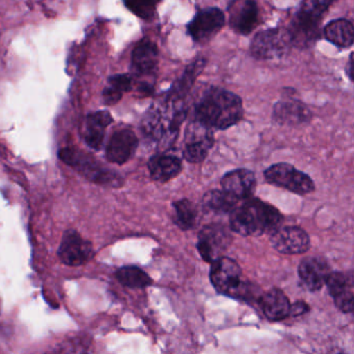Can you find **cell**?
Instances as JSON below:
<instances>
[{"mask_svg":"<svg viewBox=\"0 0 354 354\" xmlns=\"http://www.w3.org/2000/svg\"><path fill=\"white\" fill-rule=\"evenodd\" d=\"M326 39L341 48L351 47L353 43L354 29L351 22L345 19L332 21L324 29Z\"/></svg>","mask_w":354,"mask_h":354,"instance_id":"cell-26","label":"cell"},{"mask_svg":"<svg viewBox=\"0 0 354 354\" xmlns=\"http://www.w3.org/2000/svg\"><path fill=\"white\" fill-rule=\"evenodd\" d=\"M332 0H305L299 14L292 23V28L289 30L292 41H314L318 33V24L328 12Z\"/></svg>","mask_w":354,"mask_h":354,"instance_id":"cell-6","label":"cell"},{"mask_svg":"<svg viewBox=\"0 0 354 354\" xmlns=\"http://www.w3.org/2000/svg\"><path fill=\"white\" fill-rule=\"evenodd\" d=\"M328 292L334 299L335 305L343 313L353 312V274L330 272L326 280Z\"/></svg>","mask_w":354,"mask_h":354,"instance_id":"cell-15","label":"cell"},{"mask_svg":"<svg viewBox=\"0 0 354 354\" xmlns=\"http://www.w3.org/2000/svg\"><path fill=\"white\" fill-rule=\"evenodd\" d=\"M186 115L184 101L168 97L161 105H153L148 110L141 122V131L145 138L161 149H168L176 140Z\"/></svg>","mask_w":354,"mask_h":354,"instance_id":"cell-2","label":"cell"},{"mask_svg":"<svg viewBox=\"0 0 354 354\" xmlns=\"http://www.w3.org/2000/svg\"><path fill=\"white\" fill-rule=\"evenodd\" d=\"M112 114L108 111L91 113L85 120V140L91 149L99 151L103 145L106 128L112 122Z\"/></svg>","mask_w":354,"mask_h":354,"instance_id":"cell-22","label":"cell"},{"mask_svg":"<svg viewBox=\"0 0 354 354\" xmlns=\"http://www.w3.org/2000/svg\"><path fill=\"white\" fill-rule=\"evenodd\" d=\"M148 168L154 180L166 183L180 174L182 161L172 153H158L150 159Z\"/></svg>","mask_w":354,"mask_h":354,"instance_id":"cell-21","label":"cell"},{"mask_svg":"<svg viewBox=\"0 0 354 354\" xmlns=\"http://www.w3.org/2000/svg\"><path fill=\"white\" fill-rule=\"evenodd\" d=\"M264 176L266 180L272 185L284 187L299 195H306L315 189V185L311 177L288 163H278L270 166Z\"/></svg>","mask_w":354,"mask_h":354,"instance_id":"cell-8","label":"cell"},{"mask_svg":"<svg viewBox=\"0 0 354 354\" xmlns=\"http://www.w3.org/2000/svg\"><path fill=\"white\" fill-rule=\"evenodd\" d=\"M58 157L67 165L74 168L81 176L94 183L112 187H120L123 183V178L120 174L108 169L100 164L95 158L87 155L79 149L66 147L60 149Z\"/></svg>","mask_w":354,"mask_h":354,"instance_id":"cell-5","label":"cell"},{"mask_svg":"<svg viewBox=\"0 0 354 354\" xmlns=\"http://www.w3.org/2000/svg\"><path fill=\"white\" fill-rule=\"evenodd\" d=\"M349 72L348 75L351 77V79H353V57L351 58V62H349Z\"/></svg>","mask_w":354,"mask_h":354,"instance_id":"cell-32","label":"cell"},{"mask_svg":"<svg viewBox=\"0 0 354 354\" xmlns=\"http://www.w3.org/2000/svg\"><path fill=\"white\" fill-rule=\"evenodd\" d=\"M224 15L220 8H209L197 12L188 24V32L195 41H208L224 26Z\"/></svg>","mask_w":354,"mask_h":354,"instance_id":"cell-13","label":"cell"},{"mask_svg":"<svg viewBox=\"0 0 354 354\" xmlns=\"http://www.w3.org/2000/svg\"><path fill=\"white\" fill-rule=\"evenodd\" d=\"M222 189L236 198L238 201L253 197L257 179L255 174L249 169H236L228 172L222 178Z\"/></svg>","mask_w":354,"mask_h":354,"instance_id":"cell-17","label":"cell"},{"mask_svg":"<svg viewBox=\"0 0 354 354\" xmlns=\"http://www.w3.org/2000/svg\"><path fill=\"white\" fill-rule=\"evenodd\" d=\"M116 278L123 286L131 289H143L151 286V277L136 266H124L116 270Z\"/></svg>","mask_w":354,"mask_h":354,"instance_id":"cell-28","label":"cell"},{"mask_svg":"<svg viewBox=\"0 0 354 354\" xmlns=\"http://www.w3.org/2000/svg\"><path fill=\"white\" fill-rule=\"evenodd\" d=\"M272 247L282 254L297 255L307 252L311 247L309 235L301 227H278L270 237Z\"/></svg>","mask_w":354,"mask_h":354,"instance_id":"cell-12","label":"cell"},{"mask_svg":"<svg viewBox=\"0 0 354 354\" xmlns=\"http://www.w3.org/2000/svg\"><path fill=\"white\" fill-rule=\"evenodd\" d=\"M292 45V37L287 29H268L254 37L251 51L259 59H274L287 55Z\"/></svg>","mask_w":354,"mask_h":354,"instance_id":"cell-7","label":"cell"},{"mask_svg":"<svg viewBox=\"0 0 354 354\" xmlns=\"http://www.w3.org/2000/svg\"><path fill=\"white\" fill-rule=\"evenodd\" d=\"M175 209L174 221L183 230L193 229L200 222V212L197 205L188 199L179 200L172 203Z\"/></svg>","mask_w":354,"mask_h":354,"instance_id":"cell-27","label":"cell"},{"mask_svg":"<svg viewBox=\"0 0 354 354\" xmlns=\"http://www.w3.org/2000/svg\"><path fill=\"white\" fill-rule=\"evenodd\" d=\"M309 311L310 307L308 306V304L305 303V301H299L291 305L290 315L301 316Z\"/></svg>","mask_w":354,"mask_h":354,"instance_id":"cell-31","label":"cell"},{"mask_svg":"<svg viewBox=\"0 0 354 354\" xmlns=\"http://www.w3.org/2000/svg\"><path fill=\"white\" fill-rule=\"evenodd\" d=\"M139 139L130 129H122L114 133L106 147V159L122 165L128 162L136 151Z\"/></svg>","mask_w":354,"mask_h":354,"instance_id":"cell-14","label":"cell"},{"mask_svg":"<svg viewBox=\"0 0 354 354\" xmlns=\"http://www.w3.org/2000/svg\"><path fill=\"white\" fill-rule=\"evenodd\" d=\"M274 120L285 126H299L309 122L312 113L307 106L297 100L278 102L274 108Z\"/></svg>","mask_w":354,"mask_h":354,"instance_id":"cell-19","label":"cell"},{"mask_svg":"<svg viewBox=\"0 0 354 354\" xmlns=\"http://www.w3.org/2000/svg\"><path fill=\"white\" fill-rule=\"evenodd\" d=\"M132 89V78L129 75H116L110 77L108 86L104 89L103 100L107 105H114L122 99L123 93Z\"/></svg>","mask_w":354,"mask_h":354,"instance_id":"cell-29","label":"cell"},{"mask_svg":"<svg viewBox=\"0 0 354 354\" xmlns=\"http://www.w3.org/2000/svg\"><path fill=\"white\" fill-rule=\"evenodd\" d=\"M94 250L91 241H85L77 231L67 230L58 249V257L69 266H80L93 258Z\"/></svg>","mask_w":354,"mask_h":354,"instance_id":"cell-11","label":"cell"},{"mask_svg":"<svg viewBox=\"0 0 354 354\" xmlns=\"http://www.w3.org/2000/svg\"><path fill=\"white\" fill-rule=\"evenodd\" d=\"M214 145L211 129L195 120L187 127L183 156L191 163H200L209 155Z\"/></svg>","mask_w":354,"mask_h":354,"instance_id":"cell-9","label":"cell"},{"mask_svg":"<svg viewBox=\"0 0 354 354\" xmlns=\"http://www.w3.org/2000/svg\"><path fill=\"white\" fill-rule=\"evenodd\" d=\"M232 236L228 229L222 225H208L200 232L197 250L206 262H212L222 257V254L230 247Z\"/></svg>","mask_w":354,"mask_h":354,"instance_id":"cell-10","label":"cell"},{"mask_svg":"<svg viewBox=\"0 0 354 354\" xmlns=\"http://www.w3.org/2000/svg\"><path fill=\"white\" fill-rule=\"evenodd\" d=\"M328 261L321 257H308L299 264V274L306 288L319 291L326 285L330 274Z\"/></svg>","mask_w":354,"mask_h":354,"instance_id":"cell-16","label":"cell"},{"mask_svg":"<svg viewBox=\"0 0 354 354\" xmlns=\"http://www.w3.org/2000/svg\"><path fill=\"white\" fill-rule=\"evenodd\" d=\"M205 66L206 60L204 58H197L193 64H189L181 78L175 83L174 86L170 89L168 97L184 101L185 97L191 91L193 85L195 84V81L197 80V76L201 74Z\"/></svg>","mask_w":354,"mask_h":354,"instance_id":"cell-24","label":"cell"},{"mask_svg":"<svg viewBox=\"0 0 354 354\" xmlns=\"http://www.w3.org/2000/svg\"><path fill=\"white\" fill-rule=\"evenodd\" d=\"M161 0H124L127 8L141 18L151 19L155 15L156 8Z\"/></svg>","mask_w":354,"mask_h":354,"instance_id":"cell-30","label":"cell"},{"mask_svg":"<svg viewBox=\"0 0 354 354\" xmlns=\"http://www.w3.org/2000/svg\"><path fill=\"white\" fill-rule=\"evenodd\" d=\"M157 46L149 39H143L133 50L132 68L139 76L153 74L157 68Z\"/></svg>","mask_w":354,"mask_h":354,"instance_id":"cell-23","label":"cell"},{"mask_svg":"<svg viewBox=\"0 0 354 354\" xmlns=\"http://www.w3.org/2000/svg\"><path fill=\"white\" fill-rule=\"evenodd\" d=\"M210 280L220 295L240 299L245 303H257L259 305L263 295L256 285L242 281V272L236 261L224 256L212 262Z\"/></svg>","mask_w":354,"mask_h":354,"instance_id":"cell-4","label":"cell"},{"mask_svg":"<svg viewBox=\"0 0 354 354\" xmlns=\"http://www.w3.org/2000/svg\"><path fill=\"white\" fill-rule=\"evenodd\" d=\"M239 202L240 201L224 189L208 192L203 198L204 207L218 214H230L238 205Z\"/></svg>","mask_w":354,"mask_h":354,"instance_id":"cell-25","label":"cell"},{"mask_svg":"<svg viewBox=\"0 0 354 354\" xmlns=\"http://www.w3.org/2000/svg\"><path fill=\"white\" fill-rule=\"evenodd\" d=\"M195 120L211 130H224L240 122L242 101L231 91L211 87L195 103Z\"/></svg>","mask_w":354,"mask_h":354,"instance_id":"cell-1","label":"cell"},{"mask_svg":"<svg viewBox=\"0 0 354 354\" xmlns=\"http://www.w3.org/2000/svg\"><path fill=\"white\" fill-rule=\"evenodd\" d=\"M264 316L270 322H282L290 316L291 304L288 297L281 289H270L262 295L259 301Z\"/></svg>","mask_w":354,"mask_h":354,"instance_id":"cell-20","label":"cell"},{"mask_svg":"<svg viewBox=\"0 0 354 354\" xmlns=\"http://www.w3.org/2000/svg\"><path fill=\"white\" fill-rule=\"evenodd\" d=\"M242 201L230 214L231 229L234 232L243 236H259L278 228L283 216L276 207L258 198Z\"/></svg>","mask_w":354,"mask_h":354,"instance_id":"cell-3","label":"cell"},{"mask_svg":"<svg viewBox=\"0 0 354 354\" xmlns=\"http://www.w3.org/2000/svg\"><path fill=\"white\" fill-rule=\"evenodd\" d=\"M259 10L255 0H236L230 8V24L236 32L249 35L257 26Z\"/></svg>","mask_w":354,"mask_h":354,"instance_id":"cell-18","label":"cell"}]
</instances>
